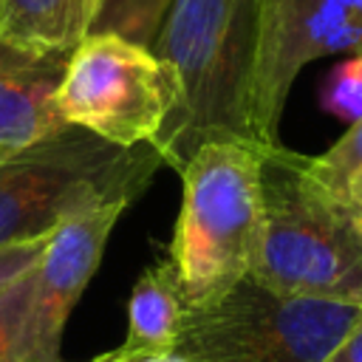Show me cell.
<instances>
[{
    "label": "cell",
    "mask_w": 362,
    "mask_h": 362,
    "mask_svg": "<svg viewBox=\"0 0 362 362\" xmlns=\"http://www.w3.org/2000/svg\"><path fill=\"white\" fill-rule=\"evenodd\" d=\"M178 99L153 147L175 173L209 141H255L257 0H173L153 40Z\"/></svg>",
    "instance_id": "obj_1"
},
{
    "label": "cell",
    "mask_w": 362,
    "mask_h": 362,
    "mask_svg": "<svg viewBox=\"0 0 362 362\" xmlns=\"http://www.w3.org/2000/svg\"><path fill=\"white\" fill-rule=\"evenodd\" d=\"M260 198L249 277L283 294L362 305V221L308 173L305 156L283 141L263 147Z\"/></svg>",
    "instance_id": "obj_2"
},
{
    "label": "cell",
    "mask_w": 362,
    "mask_h": 362,
    "mask_svg": "<svg viewBox=\"0 0 362 362\" xmlns=\"http://www.w3.org/2000/svg\"><path fill=\"white\" fill-rule=\"evenodd\" d=\"M257 141H209L178 170L181 212L170 240V266L187 308L204 305L243 280L260 238Z\"/></svg>",
    "instance_id": "obj_3"
},
{
    "label": "cell",
    "mask_w": 362,
    "mask_h": 362,
    "mask_svg": "<svg viewBox=\"0 0 362 362\" xmlns=\"http://www.w3.org/2000/svg\"><path fill=\"white\" fill-rule=\"evenodd\" d=\"M161 164L153 144L116 147L79 127L0 156V249L48 238L90 206L133 204Z\"/></svg>",
    "instance_id": "obj_4"
},
{
    "label": "cell",
    "mask_w": 362,
    "mask_h": 362,
    "mask_svg": "<svg viewBox=\"0 0 362 362\" xmlns=\"http://www.w3.org/2000/svg\"><path fill=\"white\" fill-rule=\"evenodd\" d=\"M359 317L356 303L283 294L246 274L187 308L173 351L187 362H322Z\"/></svg>",
    "instance_id": "obj_5"
},
{
    "label": "cell",
    "mask_w": 362,
    "mask_h": 362,
    "mask_svg": "<svg viewBox=\"0 0 362 362\" xmlns=\"http://www.w3.org/2000/svg\"><path fill=\"white\" fill-rule=\"evenodd\" d=\"M175 99L178 82L153 48L116 34H85L62 74L57 110L68 127L136 147L156 141Z\"/></svg>",
    "instance_id": "obj_6"
},
{
    "label": "cell",
    "mask_w": 362,
    "mask_h": 362,
    "mask_svg": "<svg viewBox=\"0 0 362 362\" xmlns=\"http://www.w3.org/2000/svg\"><path fill=\"white\" fill-rule=\"evenodd\" d=\"M362 51V0H257L252 130L280 144V119L297 74L331 54Z\"/></svg>",
    "instance_id": "obj_7"
},
{
    "label": "cell",
    "mask_w": 362,
    "mask_h": 362,
    "mask_svg": "<svg viewBox=\"0 0 362 362\" xmlns=\"http://www.w3.org/2000/svg\"><path fill=\"white\" fill-rule=\"evenodd\" d=\"M127 201H107L62 221L45 240L34 266L31 294V348L37 362H62L59 345L65 322L96 274L107 238L127 209Z\"/></svg>",
    "instance_id": "obj_8"
},
{
    "label": "cell",
    "mask_w": 362,
    "mask_h": 362,
    "mask_svg": "<svg viewBox=\"0 0 362 362\" xmlns=\"http://www.w3.org/2000/svg\"><path fill=\"white\" fill-rule=\"evenodd\" d=\"M74 48H42L0 34V153H17L65 130L57 90Z\"/></svg>",
    "instance_id": "obj_9"
},
{
    "label": "cell",
    "mask_w": 362,
    "mask_h": 362,
    "mask_svg": "<svg viewBox=\"0 0 362 362\" xmlns=\"http://www.w3.org/2000/svg\"><path fill=\"white\" fill-rule=\"evenodd\" d=\"M187 303L170 260H158L141 272L127 300V334L119 345L124 359L167 354L175 348Z\"/></svg>",
    "instance_id": "obj_10"
},
{
    "label": "cell",
    "mask_w": 362,
    "mask_h": 362,
    "mask_svg": "<svg viewBox=\"0 0 362 362\" xmlns=\"http://www.w3.org/2000/svg\"><path fill=\"white\" fill-rule=\"evenodd\" d=\"M0 34L11 40L42 48H74L85 37L88 0H0Z\"/></svg>",
    "instance_id": "obj_11"
},
{
    "label": "cell",
    "mask_w": 362,
    "mask_h": 362,
    "mask_svg": "<svg viewBox=\"0 0 362 362\" xmlns=\"http://www.w3.org/2000/svg\"><path fill=\"white\" fill-rule=\"evenodd\" d=\"M173 0H88L85 34H116L139 45H153Z\"/></svg>",
    "instance_id": "obj_12"
},
{
    "label": "cell",
    "mask_w": 362,
    "mask_h": 362,
    "mask_svg": "<svg viewBox=\"0 0 362 362\" xmlns=\"http://www.w3.org/2000/svg\"><path fill=\"white\" fill-rule=\"evenodd\" d=\"M31 294L34 269L0 294V362H37L31 348Z\"/></svg>",
    "instance_id": "obj_13"
},
{
    "label": "cell",
    "mask_w": 362,
    "mask_h": 362,
    "mask_svg": "<svg viewBox=\"0 0 362 362\" xmlns=\"http://www.w3.org/2000/svg\"><path fill=\"white\" fill-rule=\"evenodd\" d=\"M308 173L337 198L345 195L351 178L362 170V119L351 122L345 136L320 156H305Z\"/></svg>",
    "instance_id": "obj_14"
},
{
    "label": "cell",
    "mask_w": 362,
    "mask_h": 362,
    "mask_svg": "<svg viewBox=\"0 0 362 362\" xmlns=\"http://www.w3.org/2000/svg\"><path fill=\"white\" fill-rule=\"evenodd\" d=\"M320 102L328 113L348 124L362 119V51L348 54V59L325 76Z\"/></svg>",
    "instance_id": "obj_15"
},
{
    "label": "cell",
    "mask_w": 362,
    "mask_h": 362,
    "mask_svg": "<svg viewBox=\"0 0 362 362\" xmlns=\"http://www.w3.org/2000/svg\"><path fill=\"white\" fill-rule=\"evenodd\" d=\"M45 240L48 238H37V240H25V243L0 249V294L37 266V260L45 249Z\"/></svg>",
    "instance_id": "obj_16"
},
{
    "label": "cell",
    "mask_w": 362,
    "mask_h": 362,
    "mask_svg": "<svg viewBox=\"0 0 362 362\" xmlns=\"http://www.w3.org/2000/svg\"><path fill=\"white\" fill-rule=\"evenodd\" d=\"M322 362H362V317H359L356 325L334 345V351H331Z\"/></svg>",
    "instance_id": "obj_17"
},
{
    "label": "cell",
    "mask_w": 362,
    "mask_h": 362,
    "mask_svg": "<svg viewBox=\"0 0 362 362\" xmlns=\"http://www.w3.org/2000/svg\"><path fill=\"white\" fill-rule=\"evenodd\" d=\"M342 201H348V204H351V209H354V212L359 215V221H362V170L351 178V184H348V189H345Z\"/></svg>",
    "instance_id": "obj_18"
},
{
    "label": "cell",
    "mask_w": 362,
    "mask_h": 362,
    "mask_svg": "<svg viewBox=\"0 0 362 362\" xmlns=\"http://www.w3.org/2000/svg\"><path fill=\"white\" fill-rule=\"evenodd\" d=\"M133 362H187L178 351H167V354H150V356H139Z\"/></svg>",
    "instance_id": "obj_19"
},
{
    "label": "cell",
    "mask_w": 362,
    "mask_h": 362,
    "mask_svg": "<svg viewBox=\"0 0 362 362\" xmlns=\"http://www.w3.org/2000/svg\"><path fill=\"white\" fill-rule=\"evenodd\" d=\"M88 362H130V359H124V356H122V351H119V348H113V351H107V354H99V356L88 359Z\"/></svg>",
    "instance_id": "obj_20"
},
{
    "label": "cell",
    "mask_w": 362,
    "mask_h": 362,
    "mask_svg": "<svg viewBox=\"0 0 362 362\" xmlns=\"http://www.w3.org/2000/svg\"><path fill=\"white\" fill-rule=\"evenodd\" d=\"M0 25H3V8H0Z\"/></svg>",
    "instance_id": "obj_21"
},
{
    "label": "cell",
    "mask_w": 362,
    "mask_h": 362,
    "mask_svg": "<svg viewBox=\"0 0 362 362\" xmlns=\"http://www.w3.org/2000/svg\"><path fill=\"white\" fill-rule=\"evenodd\" d=\"M0 156H3V153H0Z\"/></svg>",
    "instance_id": "obj_22"
}]
</instances>
